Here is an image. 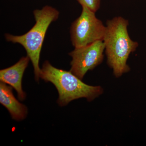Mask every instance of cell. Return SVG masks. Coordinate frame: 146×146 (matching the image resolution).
<instances>
[{
  "label": "cell",
  "instance_id": "6da1fadb",
  "mask_svg": "<svg viewBox=\"0 0 146 146\" xmlns=\"http://www.w3.org/2000/svg\"><path fill=\"white\" fill-rule=\"evenodd\" d=\"M129 22L121 17H115L106 23L103 41L107 63L119 78L130 70L128 58L136 50L138 43L131 39L127 31Z\"/></svg>",
  "mask_w": 146,
  "mask_h": 146
},
{
  "label": "cell",
  "instance_id": "7a4b0ae2",
  "mask_svg": "<svg viewBox=\"0 0 146 146\" xmlns=\"http://www.w3.org/2000/svg\"><path fill=\"white\" fill-rule=\"evenodd\" d=\"M40 78L55 86L59 95L57 103L61 106L81 98H85L91 102L103 93L100 86L88 85L70 71L55 68L48 60L43 63Z\"/></svg>",
  "mask_w": 146,
  "mask_h": 146
},
{
  "label": "cell",
  "instance_id": "3957f363",
  "mask_svg": "<svg viewBox=\"0 0 146 146\" xmlns=\"http://www.w3.org/2000/svg\"><path fill=\"white\" fill-rule=\"evenodd\" d=\"M33 15L36 23L28 32L18 36L7 33L5 38L8 42L20 44L25 48L33 65L35 80L39 81L41 71L39 61L42 45L47 30L52 22L57 20L59 12L52 7L46 5L41 9L35 10Z\"/></svg>",
  "mask_w": 146,
  "mask_h": 146
},
{
  "label": "cell",
  "instance_id": "277c9868",
  "mask_svg": "<svg viewBox=\"0 0 146 146\" xmlns=\"http://www.w3.org/2000/svg\"><path fill=\"white\" fill-rule=\"evenodd\" d=\"M82 7L81 15L72 24L70 31L71 42L75 48L103 41L106 31V26L97 18L96 12Z\"/></svg>",
  "mask_w": 146,
  "mask_h": 146
},
{
  "label": "cell",
  "instance_id": "5b68a950",
  "mask_svg": "<svg viewBox=\"0 0 146 146\" xmlns=\"http://www.w3.org/2000/svg\"><path fill=\"white\" fill-rule=\"evenodd\" d=\"M104 50L105 45L102 40L75 48L69 54L72 58L70 71L82 80L88 71L94 70L102 62Z\"/></svg>",
  "mask_w": 146,
  "mask_h": 146
},
{
  "label": "cell",
  "instance_id": "8992f818",
  "mask_svg": "<svg viewBox=\"0 0 146 146\" xmlns=\"http://www.w3.org/2000/svg\"><path fill=\"white\" fill-rule=\"evenodd\" d=\"M30 60L27 55L24 56L14 65L0 71L1 82L9 84L15 89L18 99L21 101H23L26 97L22 88V79Z\"/></svg>",
  "mask_w": 146,
  "mask_h": 146
},
{
  "label": "cell",
  "instance_id": "52a82bcc",
  "mask_svg": "<svg viewBox=\"0 0 146 146\" xmlns=\"http://www.w3.org/2000/svg\"><path fill=\"white\" fill-rule=\"evenodd\" d=\"M12 87L6 84L0 83V103L5 107L11 117L17 121L25 119L28 114L27 108L14 97Z\"/></svg>",
  "mask_w": 146,
  "mask_h": 146
},
{
  "label": "cell",
  "instance_id": "ba28073f",
  "mask_svg": "<svg viewBox=\"0 0 146 146\" xmlns=\"http://www.w3.org/2000/svg\"><path fill=\"white\" fill-rule=\"evenodd\" d=\"M82 6L86 7L90 10L96 12L99 9L101 0H77Z\"/></svg>",
  "mask_w": 146,
  "mask_h": 146
}]
</instances>
